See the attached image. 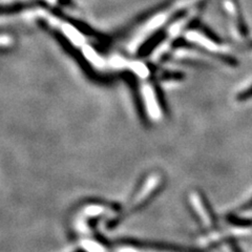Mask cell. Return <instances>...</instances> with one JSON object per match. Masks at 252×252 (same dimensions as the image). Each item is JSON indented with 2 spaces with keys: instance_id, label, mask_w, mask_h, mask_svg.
<instances>
[{
  "instance_id": "7a4b0ae2",
  "label": "cell",
  "mask_w": 252,
  "mask_h": 252,
  "mask_svg": "<svg viewBox=\"0 0 252 252\" xmlns=\"http://www.w3.org/2000/svg\"><path fill=\"white\" fill-rule=\"evenodd\" d=\"M62 32L68 39L70 42H73L77 45H80L85 42V39L82 34L76 28L70 25H62Z\"/></svg>"
},
{
  "instance_id": "277c9868",
  "label": "cell",
  "mask_w": 252,
  "mask_h": 252,
  "mask_svg": "<svg viewBox=\"0 0 252 252\" xmlns=\"http://www.w3.org/2000/svg\"><path fill=\"white\" fill-rule=\"evenodd\" d=\"M251 208H252V196H250V198L245 203H243L241 205V206L238 208V211L244 212V211H248Z\"/></svg>"
},
{
  "instance_id": "5b68a950",
  "label": "cell",
  "mask_w": 252,
  "mask_h": 252,
  "mask_svg": "<svg viewBox=\"0 0 252 252\" xmlns=\"http://www.w3.org/2000/svg\"><path fill=\"white\" fill-rule=\"evenodd\" d=\"M228 246H229V249H230V252H242L241 248L239 247L238 244H236L234 241L232 240H229L228 241Z\"/></svg>"
},
{
  "instance_id": "3957f363",
  "label": "cell",
  "mask_w": 252,
  "mask_h": 252,
  "mask_svg": "<svg viewBox=\"0 0 252 252\" xmlns=\"http://www.w3.org/2000/svg\"><path fill=\"white\" fill-rule=\"evenodd\" d=\"M227 220L231 225H233L235 227H240V228H250V227H252V219L242 218L238 214H235V212H232V214L228 215Z\"/></svg>"
},
{
  "instance_id": "6da1fadb",
  "label": "cell",
  "mask_w": 252,
  "mask_h": 252,
  "mask_svg": "<svg viewBox=\"0 0 252 252\" xmlns=\"http://www.w3.org/2000/svg\"><path fill=\"white\" fill-rule=\"evenodd\" d=\"M190 204L196 216L200 219L202 224L206 226L208 229L217 228L218 220L215 215L214 210L211 208V205L207 201L206 196L201 191H192L190 193Z\"/></svg>"
}]
</instances>
